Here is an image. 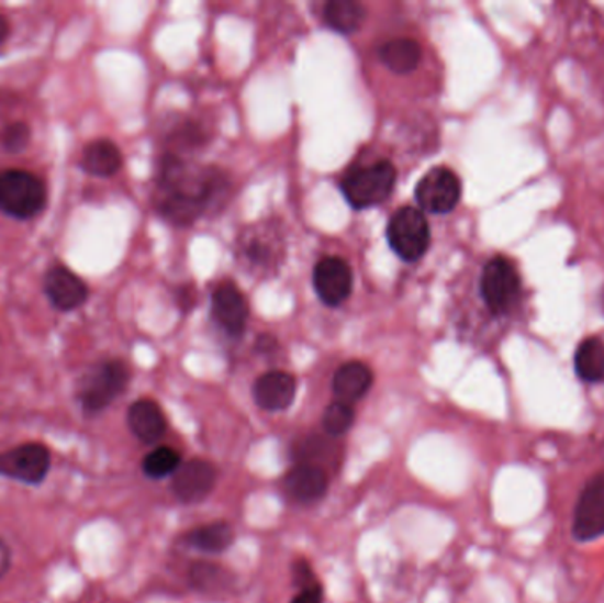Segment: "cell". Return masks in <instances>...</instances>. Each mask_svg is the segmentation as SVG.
<instances>
[{
    "instance_id": "30bf717a",
    "label": "cell",
    "mask_w": 604,
    "mask_h": 603,
    "mask_svg": "<svg viewBox=\"0 0 604 603\" xmlns=\"http://www.w3.org/2000/svg\"><path fill=\"white\" fill-rule=\"evenodd\" d=\"M573 535L582 544L604 536V474L591 478L583 487L574 510Z\"/></svg>"
},
{
    "instance_id": "7a4b0ae2",
    "label": "cell",
    "mask_w": 604,
    "mask_h": 603,
    "mask_svg": "<svg viewBox=\"0 0 604 603\" xmlns=\"http://www.w3.org/2000/svg\"><path fill=\"white\" fill-rule=\"evenodd\" d=\"M46 187L36 174L22 168L0 172V209L16 220H31L45 209Z\"/></svg>"
},
{
    "instance_id": "d4e9b609",
    "label": "cell",
    "mask_w": 604,
    "mask_h": 603,
    "mask_svg": "<svg viewBox=\"0 0 604 603\" xmlns=\"http://www.w3.org/2000/svg\"><path fill=\"white\" fill-rule=\"evenodd\" d=\"M179 468H181V455L167 446L153 449L149 455H145L144 464H142L145 477L154 478V480L176 474Z\"/></svg>"
},
{
    "instance_id": "5bb4252c",
    "label": "cell",
    "mask_w": 604,
    "mask_h": 603,
    "mask_svg": "<svg viewBox=\"0 0 604 603\" xmlns=\"http://www.w3.org/2000/svg\"><path fill=\"white\" fill-rule=\"evenodd\" d=\"M248 315V303L234 283L217 287L212 294V317L228 335H243Z\"/></svg>"
},
{
    "instance_id": "83f0119b",
    "label": "cell",
    "mask_w": 604,
    "mask_h": 603,
    "mask_svg": "<svg viewBox=\"0 0 604 603\" xmlns=\"http://www.w3.org/2000/svg\"><path fill=\"white\" fill-rule=\"evenodd\" d=\"M293 577H295V582L301 585V591L310 590L315 584L313 581L312 570L307 567L306 562L299 561L293 568Z\"/></svg>"
},
{
    "instance_id": "7402d4cb",
    "label": "cell",
    "mask_w": 604,
    "mask_h": 603,
    "mask_svg": "<svg viewBox=\"0 0 604 603\" xmlns=\"http://www.w3.org/2000/svg\"><path fill=\"white\" fill-rule=\"evenodd\" d=\"M574 368L582 381L600 382L604 379V345L597 338H586L574 354Z\"/></svg>"
},
{
    "instance_id": "9a60e30c",
    "label": "cell",
    "mask_w": 604,
    "mask_h": 603,
    "mask_svg": "<svg viewBox=\"0 0 604 603\" xmlns=\"http://www.w3.org/2000/svg\"><path fill=\"white\" fill-rule=\"evenodd\" d=\"M295 393H298L295 379L290 373L280 372V370L264 373L253 386V397H255L258 407L271 411V413L289 409L295 399Z\"/></svg>"
},
{
    "instance_id": "d6986e66",
    "label": "cell",
    "mask_w": 604,
    "mask_h": 603,
    "mask_svg": "<svg viewBox=\"0 0 604 603\" xmlns=\"http://www.w3.org/2000/svg\"><path fill=\"white\" fill-rule=\"evenodd\" d=\"M122 155L112 141L100 138L86 146L81 155V168L96 177H110L121 170Z\"/></svg>"
},
{
    "instance_id": "603a6c76",
    "label": "cell",
    "mask_w": 604,
    "mask_h": 603,
    "mask_svg": "<svg viewBox=\"0 0 604 603\" xmlns=\"http://www.w3.org/2000/svg\"><path fill=\"white\" fill-rule=\"evenodd\" d=\"M188 541L194 549L208 554H220L234 541V529L226 522H212L188 535Z\"/></svg>"
},
{
    "instance_id": "5b68a950",
    "label": "cell",
    "mask_w": 604,
    "mask_h": 603,
    "mask_svg": "<svg viewBox=\"0 0 604 603\" xmlns=\"http://www.w3.org/2000/svg\"><path fill=\"white\" fill-rule=\"evenodd\" d=\"M428 220L421 209L406 208L398 209L393 219L389 220L388 241L394 254L405 263L420 260L429 248Z\"/></svg>"
},
{
    "instance_id": "6da1fadb",
    "label": "cell",
    "mask_w": 604,
    "mask_h": 603,
    "mask_svg": "<svg viewBox=\"0 0 604 603\" xmlns=\"http://www.w3.org/2000/svg\"><path fill=\"white\" fill-rule=\"evenodd\" d=\"M225 188V177L216 170H193L179 156L167 155L159 168L156 205L168 222L191 225Z\"/></svg>"
},
{
    "instance_id": "9c48e42d",
    "label": "cell",
    "mask_w": 604,
    "mask_h": 603,
    "mask_svg": "<svg viewBox=\"0 0 604 603\" xmlns=\"http://www.w3.org/2000/svg\"><path fill=\"white\" fill-rule=\"evenodd\" d=\"M481 294L490 312L504 313L519 294L518 271L510 260L495 257L484 266Z\"/></svg>"
},
{
    "instance_id": "4316f807",
    "label": "cell",
    "mask_w": 604,
    "mask_h": 603,
    "mask_svg": "<svg viewBox=\"0 0 604 603\" xmlns=\"http://www.w3.org/2000/svg\"><path fill=\"white\" fill-rule=\"evenodd\" d=\"M31 142V127L25 123H13L2 133V146L10 153H20Z\"/></svg>"
},
{
    "instance_id": "7c38bea8",
    "label": "cell",
    "mask_w": 604,
    "mask_h": 603,
    "mask_svg": "<svg viewBox=\"0 0 604 603\" xmlns=\"http://www.w3.org/2000/svg\"><path fill=\"white\" fill-rule=\"evenodd\" d=\"M43 287L51 303L63 312L80 309L89 298L86 281L63 264H55L46 271Z\"/></svg>"
},
{
    "instance_id": "44dd1931",
    "label": "cell",
    "mask_w": 604,
    "mask_h": 603,
    "mask_svg": "<svg viewBox=\"0 0 604 603\" xmlns=\"http://www.w3.org/2000/svg\"><path fill=\"white\" fill-rule=\"evenodd\" d=\"M366 19L365 5L354 0H333L325 4L324 20L333 31L353 34Z\"/></svg>"
},
{
    "instance_id": "3957f363",
    "label": "cell",
    "mask_w": 604,
    "mask_h": 603,
    "mask_svg": "<svg viewBox=\"0 0 604 603\" xmlns=\"http://www.w3.org/2000/svg\"><path fill=\"white\" fill-rule=\"evenodd\" d=\"M130 382V368L109 359L92 367L78 384V402L87 414H100L124 393Z\"/></svg>"
},
{
    "instance_id": "ffe728a7",
    "label": "cell",
    "mask_w": 604,
    "mask_h": 603,
    "mask_svg": "<svg viewBox=\"0 0 604 603\" xmlns=\"http://www.w3.org/2000/svg\"><path fill=\"white\" fill-rule=\"evenodd\" d=\"M380 59L393 74H412L421 63V45L409 37L393 40L380 48Z\"/></svg>"
},
{
    "instance_id": "ac0fdd59",
    "label": "cell",
    "mask_w": 604,
    "mask_h": 603,
    "mask_svg": "<svg viewBox=\"0 0 604 603\" xmlns=\"http://www.w3.org/2000/svg\"><path fill=\"white\" fill-rule=\"evenodd\" d=\"M371 384L373 373L370 367H366L361 361H350L342 365L338 372L334 373L333 391L338 402L350 405L361 400L370 391Z\"/></svg>"
},
{
    "instance_id": "ba28073f",
    "label": "cell",
    "mask_w": 604,
    "mask_h": 603,
    "mask_svg": "<svg viewBox=\"0 0 604 603\" xmlns=\"http://www.w3.org/2000/svg\"><path fill=\"white\" fill-rule=\"evenodd\" d=\"M460 197V177L447 167L432 168L415 188V199L424 211L432 214L451 213Z\"/></svg>"
},
{
    "instance_id": "cb8c5ba5",
    "label": "cell",
    "mask_w": 604,
    "mask_h": 603,
    "mask_svg": "<svg viewBox=\"0 0 604 603\" xmlns=\"http://www.w3.org/2000/svg\"><path fill=\"white\" fill-rule=\"evenodd\" d=\"M191 582L205 593L217 594L231 590V573L211 562H197L191 568Z\"/></svg>"
},
{
    "instance_id": "2e32d148",
    "label": "cell",
    "mask_w": 604,
    "mask_h": 603,
    "mask_svg": "<svg viewBox=\"0 0 604 603\" xmlns=\"http://www.w3.org/2000/svg\"><path fill=\"white\" fill-rule=\"evenodd\" d=\"M329 480L324 469L312 464H298L284 477V490L290 498L301 503H313L324 498Z\"/></svg>"
},
{
    "instance_id": "484cf974",
    "label": "cell",
    "mask_w": 604,
    "mask_h": 603,
    "mask_svg": "<svg viewBox=\"0 0 604 603\" xmlns=\"http://www.w3.org/2000/svg\"><path fill=\"white\" fill-rule=\"evenodd\" d=\"M354 420H356V414H354L353 405L334 402L325 409L322 423H324V431L327 432V436L339 437L350 431Z\"/></svg>"
},
{
    "instance_id": "52a82bcc",
    "label": "cell",
    "mask_w": 604,
    "mask_h": 603,
    "mask_svg": "<svg viewBox=\"0 0 604 603\" xmlns=\"http://www.w3.org/2000/svg\"><path fill=\"white\" fill-rule=\"evenodd\" d=\"M52 454L41 443H25L0 454V477L40 485L51 471Z\"/></svg>"
},
{
    "instance_id": "f1b7e54d",
    "label": "cell",
    "mask_w": 604,
    "mask_h": 603,
    "mask_svg": "<svg viewBox=\"0 0 604 603\" xmlns=\"http://www.w3.org/2000/svg\"><path fill=\"white\" fill-rule=\"evenodd\" d=\"M292 603H322L321 585H313L310 590L301 591Z\"/></svg>"
},
{
    "instance_id": "8992f818",
    "label": "cell",
    "mask_w": 604,
    "mask_h": 603,
    "mask_svg": "<svg viewBox=\"0 0 604 603\" xmlns=\"http://www.w3.org/2000/svg\"><path fill=\"white\" fill-rule=\"evenodd\" d=\"M237 259L244 271L266 275L275 271L283 259V243L271 225H257L243 232L237 239Z\"/></svg>"
},
{
    "instance_id": "f546056e",
    "label": "cell",
    "mask_w": 604,
    "mask_h": 603,
    "mask_svg": "<svg viewBox=\"0 0 604 603\" xmlns=\"http://www.w3.org/2000/svg\"><path fill=\"white\" fill-rule=\"evenodd\" d=\"M11 568V550L10 545L5 544L2 538H0V579L10 572Z\"/></svg>"
},
{
    "instance_id": "4dcf8cb0",
    "label": "cell",
    "mask_w": 604,
    "mask_h": 603,
    "mask_svg": "<svg viewBox=\"0 0 604 603\" xmlns=\"http://www.w3.org/2000/svg\"><path fill=\"white\" fill-rule=\"evenodd\" d=\"M11 27L10 22L5 19L4 14H0V45L10 36Z\"/></svg>"
},
{
    "instance_id": "e0dca14e",
    "label": "cell",
    "mask_w": 604,
    "mask_h": 603,
    "mask_svg": "<svg viewBox=\"0 0 604 603\" xmlns=\"http://www.w3.org/2000/svg\"><path fill=\"white\" fill-rule=\"evenodd\" d=\"M127 425L133 436L145 445H153L167 432V417L154 400H136L127 411Z\"/></svg>"
},
{
    "instance_id": "277c9868",
    "label": "cell",
    "mask_w": 604,
    "mask_h": 603,
    "mask_svg": "<svg viewBox=\"0 0 604 603\" xmlns=\"http://www.w3.org/2000/svg\"><path fill=\"white\" fill-rule=\"evenodd\" d=\"M396 185V168L391 161H377L359 167L342 182L343 196L356 209L382 204L393 193Z\"/></svg>"
},
{
    "instance_id": "8fae6325",
    "label": "cell",
    "mask_w": 604,
    "mask_h": 603,
    "mask_svg": "<svg viewBox=\"0 0 604 603\" xmlns=\"http://www.w3.org/2000/svg\"><path fill=\"white\" fill-rule=\"evenodd\" d=\"M313 283L316 294L325 304L338 306L343 301H347L353 292V271L339 257H325L315 266Z\"/></svg>"
},
{
    "instance_id": "4fadbf2b",
    "label": "cell",
    "mask_w": 604,
    "mask_h": 603,
    "mask_svg": "<svg viewBox=\"0 0 604 603\" xmlns=\"http://www.w3.org/2000/svg\"><path fill=\"white\" fill-rule=\"evenodd\" d=\"M217 471L208 460L194 458L182 464L174 477V494L184 503H200L216 485Z\"/></svg>"
}]
</instances>
